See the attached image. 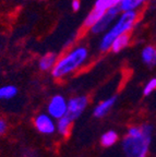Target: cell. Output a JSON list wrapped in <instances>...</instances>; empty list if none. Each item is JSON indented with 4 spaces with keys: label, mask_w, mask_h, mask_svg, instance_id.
<instances>
[{
    "label": "cell",
    "mask_w": 156,
    "mask_h": 157,
    "mask_svg": "<svg viewBox=\"0 0 156 157\" xmlns=\"http://www.w3.org/2000/svg\"><path fill=\"white\" fill-rule=\"evenodd\" d=\"M71 8H72L73 11H78V10L81 8L80 0H72V2H71Z\"/></svg>",
    "instance_id": "d6986e66"
},
{
    "label": "cell",
    "mask_w": 156,
    "mask_h": 157,
    "mask_svg": "<svg viewBox=\"0 0 156 157\" xmlns=\"http://www.w3.org/2000/svg\"><path fill=\"white\" fill-rule=\"evenodd\" d=\"M106 11H103V10H99V9H97V8H93L92 11L86 15L85 20H84V22H83V26L85 27V29H91V27L102 17V15Z\"/></svg>",
    "instance_id": "4fadbf2b"
},
{
    "label": "cell",
    "mask_w": 156,
    "mask_h": 157,
    "mask_svg": "<svg viewBox=\"0 0 156 157\" xmlns=\"http://www.w3.org/2000/svg\"><path fill=\"white\" fill-rule=\"evenodd\" d=\"M129 44H130L129 34H128V33L121 34L112 40L111 45H110V50H111L112 52H120L121 50H123L126 47L129 46Z\"/></svg>",
    "instance_id": "9c48e42d"
},
{
    "label": "cell",
    "mask_w": 156,
    "mask_h": 157,
    "mask_svg": "<svg viewBox=\"0 0 156 157\" xmlns=\"http://www.w3.org/2000/svg\"><path fill=\"white\" fill-rule=\"evenodd\" d=\"M155 90H156V78H152V80H150V81L145 84V86H144L143 94L145 96H147L151 93H153Z\"/></svg>",
    "instance_id": "e0dca14e"
},
{
    "label": "cell",
    "mask_w": 156,
    "mask_h": 157,
    "mask_svg": "<svg viewBox=\"0 0 156 157\" xmlns=\"http://www.w3.org/2000/svg\"><path fill=\"white\" fill-rule=\"evenodd\" d=\"M88 58V49L85 46H76L70 49L64 56L57 59L51 75L55 78H62L76 72L85 63Z\"/></svg>",
    "instance_id": "7a4b0ae2"
},
{
    "label": "cell",
    "mask_w": 156,
    "mask_h": 157,
    "mask_svg": "<svg viewBox=\"0 0 156 157\" xmlns=\"http://www.w3.org/2000/svg\"><path fill=\"white\" fill-rule=\"evenodd\" d=\"M57 55L54 52H48V54L41 56L38 61V67L41 71H48L54 68L55 63L57 62Z\"/></svg>",
    "instance_id": "8fae6325"
},
{
    "label": "cell",
    "mask_w": 156,
    "mask_h": 157,
    "mask_svg": "<svg viewBox=\"0 0 156 157\" xmlns=\"http://www.w3.org/2000/svg\"><path fill=\"white\" fill-rule=\"evenodd\" d=\"M138 20L137 11H126L121 12V14L118 15L117 20L112 23V25L104 33L99 43L100 52H107L110 49L112 40L117 36L121 34L129 33L133 29L134 24Z\"/></svg>",
    "instance_id": "3957f363"
},
{
    "label": "cell",
    "mask_w": 156,
    "mask_h": 157,
    "mask_svg": "<svg viewBox=\"0 0 156 157\" xmlns=\"http://www.w3.org/2000/svg\"><path fill=\"white\" fill-rule=\"evenodd\" d=\"M118 140V135L115 131H108V132L104 133L100 137V143L103 146L109 147L111 145H114Z\"/></svg>",
    "instance_id": "9a60e30c"
},
{
    "label": "cell",
    "mask_w": 156,
    "mask_h": 157,
    "mask_svg": "<svg viewBox=\"0 0 156 157\" xmlns=\"http://www.w3.org/2000/svg\"><path fill=\"white\" fill-rule=\"evenodd\" d=\"M67 107H68V101H66V98L61 95H55L49 101L47 111L51 118L59 119L67 113Z\"/></svg>",
    "instance_id": "8992f818"
},
{
    "label": "cell",
    "mask_w": 156,
    "mask_h": 157,
    "mask_svg": "<svg viewBox=\"0 0 156 157\" xmlns=\"http://www.w3.org/2000/svg\"><path fill=\"white\" fill-rule=\"evenodd\" d=\"M88 104V98L85 96H76V97L71 98L68 101V107H67V113L62 117L72 123L76 118H79L85 110L86 106Z\"/></svg>",
    "instance_id": "277c9868"
},
{
    "label": "cell",
    "mask_w": 156,
    "mask_h": 157,
    "mask_svg": "<svg viewBox=\"0 0 156 157\" xmlns=\"http://www.w3.org/2000/svg\"><path fill=\"white\" fill-rule=\"evenodd\" d=\"M119 13H120V10L118 7H114L108 9L102 15V17L98 20L97 22L90 29L91 33H93V34H102V33H105L111 26L112 23L117 20Z\"/></svg>",
    "instance_id": "5b68a950"
},
{
    "label": "cell",
    "mask_w": 156,
    "mask_h": 157,
    "mask_svg": "<svg viewBox=\"0 0 156 157\" xmlns=\"http://www.w3.org/2000/svg\"><path fill=\"white\" fill-rule=\"evenodd\" d=\"M121 0H96L94 8H97L103 11H107L108 9L114 7H118Z\"/></svg>",
    "instance_id": "2e32d148"
},
{
    "label": "cell",
    "mask_w": 156,
    "mask_h": 157,
    "mask_svg": "<svg viewBox=\"0 0 156 157\" xmlns=\"http://www.w3.org/2000/svg\"><path fill=\"white\" fill-rule=\"evenodd\" d=\"M7 129H8L7 121H6L3 118H0V135L5 134V133L7 132Z\"/></svg>",
    "instance_id": "ac0fdd59"
},
{
    "label": "cell",
    "mask_w": 156,
    "mask_h": 157,
    "mask_svg": "<svg viewBox=\"0 0 156 157\" xmlns=\"http://www.w3.org/2000/svg\"><path fill=\"white\" fill-rule=\"evenodd\" d=\"M116 101H117L116 96H111V97L107 98L105 101H103L102 103H99L95 107V109L93 111V115L95 116L96 118H102L104 116H106L108 113V111L112 108V106L116 103Z\"/></svg>",
    "instance_id": "ba28073f"
},
{
    "label": "cell",
    "mask_w": 156,
    "mask_h": 157,
    "mask_svg": "<svg viewBox=\"0 0 156 157\" xmlns=\"http://www.w3.org/2000/svg\"><path fill=\"white\" fill-rule=\"evenodd\" d=\"M34 125L36 130L43 134H51L56 131V124L53 118L46 113H41L34 119Z\"/></svg>",
    "instance_id": "52a82bcc"
},
{
    "label": "cell",
    "mask_w": 156,
    "mask_h": 157,
    "mask_svg": "<svg viewBox=\"0 0 156 157\" xmlns=\"http://www.w3.org/2000/svg\"><path fill=\"white\" fill-rule=\"evenodd\" d=\"M153 128L150 124L129 128L122 147L126 157H146L152 140Z\"/></svg>",
    "instance_id": "6da1fadb"
},
{
    "label": "cell",
    "mask_w": 156,
    "mask_h": 157,
    "mask_svg": "<svg viewBox=\"0 0 156 157\" xmlns=\"http://www.w3.org/2000/svg\"><path fill=\"white\" fill-rule=\"evenodd\" d=\"M149 0H121L118 5L120 12L126 11H137L139 8H141Z\"/></svg>",
    "instance_id": "7c38bea8"
},
{
    "label": "cell",
    "mask_w": 156,
    "mask_h": 157,
    "mask_svg": "<svg viewBox=\"0 0 156 157\" xmlns=\"http://www.w3.org/2000/svg\"><path fill=\"white\" fill-rule=\"evenodd\" d=\"M142 61L149 67L156 66V48L154 46H145L141 52Z\"/></svg>",
    "instance_id": "30bf717a"
},
{
    "label": "cell",
    "mask_w": 156,
    "mask_h": 157,
    "mask_svg": "<svg viewBox=\"0 0 156 157\" xmlns=\"http://www.w3.org/2000/svg\"><path fill=\"white\" fill-rule=\"evenodd\" d=\"M18 94V88L14 85H5L0 87V101L11 99Z\"/></svg>",
    "instance_id": "5bb4252c"
}]
</instances>
